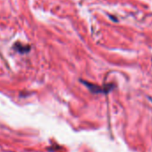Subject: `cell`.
Here are the masks:
<instances>
[{"label":"cell","mask_w":152,"mask_h":152,"mask_svg":"<svg viewBox=\"0 0 152 152\" xmlns=\"http://www.w3.org/2000/svg\"><path fill=\"white\" fill-rule=\"evenodd\" d=\"M15 48L18 51V52H27V50H29V47L26 46H23L20 43H16L15 46Z\"/></svg>","instance_id":"cell-1"}]
</instances>
